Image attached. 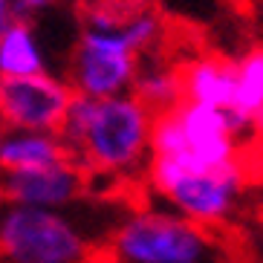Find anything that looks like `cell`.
I'll use <instances>...</instances> for the list:
<instances>
[{"instance_id":"obj_3","label":"cell","mask_w":263,"mask_h":263,"mask_svg":"<svg viewBox=\"0 0 263 263\" xmlns=\"http://www.w3.org/2000/svg\"><path fill=\"white\" fill-rule=\"evenodd\" d=\"M101 255L107 263H220V237L159 202H145L113 223Z\"/></svg>"},{"instance_id":"obj_12","label":"cell","mask_w":263,"mask_h":263,"mask_svg":"<svg viewBox=\"0 0 263 263\" xmlns=\"http://www.w3.org/2000/svg\"><path fill=\"white\" fill-rule=\"evenodd\" d=\"M136 99L145 104L154 116L165 113V110H174L182 101V78H179V64L168 61L162 55H145L139 64V72H136V81H133L130 90Z\"/></svg>"},{"instance_id":"obj_9","label":"cell","mask_w":263,"mask_h":263,"mask_svg":"<svg viewBox=\"0 0 263 263\" xmlns=\"http://www.w3.org/2000/svg\"><path fill=\"white\" fill-rule=\"evenodd\" d=\"M70 159L61 133L44 130H0V177L41 171Z\"/></svg>"},{"instance_id":"obj_16","label":"cell","mask_w":263,"mask_h":263,"mask_svg":"<svg viewBox=\"0 0 263 263\" xmlns=\"http://www.w3.org/2000/svg\"><path fill=\"white\" fill-rule=\"evenodd\" d=\"M252 130H255L257 136H260V139H263V110H260V116L255 119V127H252Z\"/></svg>"},{"instance_id":"obj_1","label":"cell","mask_w":263,"mask_h":263,"mask_svg":"<svg viewBox=\"0 0 263 263\" xmlns=\"http://www.w3.org/2000/svg\"><path fill=\"white\" fill-rule=\"evenodd\" d=\"M154 113L133 93L113 99L76 96L64 116L61 139L90 177L136 179L145 177L151 159Z\"/></svg>"},{"instance_id":"obj_17","label":"cell","mask_w":263,"mask_h":263,"mask_svg":"<svg viewBox=\"0 0 263 263\" xmlns=\"http://www.w3.org/2000/svg\"><path fill=\"white\" fill-rule=\"evenodd\" d=\"M3 205H6V197H3V185H0V211H3Z\"/></svg>"},{"instance_id":"obj_14","label":"cell","mask_w":263,"mask_h":263,"mask_svg":"<svg viewBox=\"0 0 263 263\" xmlns=\"http://www.w3.org/2000/svg\"><path fill=\"white\" fill-rule=\"evenodd\" d=\"M52 3L55 0H15V12H17V17H29L32 12H44Z\"/></svg>"},{"instance_id":"obj_8","label":"cell","mask_w":263,"mask_h":263,"mask_svg":"<svg viewBox=\"0 0 263 263\" xmlns=\"http://www.w3.org/2000/svg\"><path fill=\"white\" fill-rule=\"evenodd\" d=\"M3 197L12 205H32V209L70 211L90 191V174L78 162L64 159L58 165L24 174H3L0 177Z\"/></svg>"},{"instance_id":"obj_10","label":"cell","mask_w":263,"mask_h":263,"mask_svg":"<svg viewBox=\"0 0 263 263\" xmlns=\"http://www.w3.org/2000/svg\"><path fill=\"white\" fill-rule=\"evenodd\" d=\"M179 78H182V101L229 110L234 93V61L220 55H197L179 64Z\"/></svg>"},{"instance_id":"obj_6","label":"cell","mask_w":263,"mask_h":263,"mask_svg":"<svg viewBox=\"0 0 263 263\" xmlns=\"http://www.w3.org/2000/svg\"><path fill=\"white\" fill-rule=\"evenodd\" d=\"M243 136L229 110L179 101L174 110L154 116L151 156L191 168H217L240 159Z\"/></svg>"},{"instance_id":"obj_4","label":"cell","mask_w":263,"mask_h":263,"mask_svg":"<svg viewBox=\"0 0 263 263\" xmlns=\"http://www.w3.org/2000/svg\"><path fill=\"white\" fill-rule=\"evenodd\" d=\"M145 188L154 200L188 223L217 232L232 223L237 214L243 191H246V168L243 162H229L217 168H191V165L147 159Z\"/></svg>"},{"instance_id":"obj_5","label":"cell","mask_w":263,"mask_h":263,"mask_svg":"<svg viewBox=\"0 0 263 263\" xmlns=\"http://www.w3.org/2000/svg\"><path fill=\"white\" fill-rule=\"evenodd\" d=\"M101 246L76 211L6 202L0 211V263H96Z\"/></svg>"},{"instance_id":"obj_7","label":"cell","mask_w":263,"mask_h":263,"mask_svg":"<svg viewBox=\"0 0 263 263\" xmlns=\"http://www.w3.org/2000/svg\"><path fill=\"white\" fill-rule=\"evenodd\" d=\"M72 99L67 78L55 72L0 78V130L58 133Z\"/></svg>"},{"instance_id":"obj_13","label":"cell","mask_w":263,"mask_h":263,"mask_svg":"<svg viewBox=\"0 0 263 263\" xmlns=\"http://www.w3.org/2000/svg\"><path fill=\"white\" fill-rule=\"evenodd\" d=\"M263 110V47H252L234 61V93L229 116L243 133L255 127Z\"/></svg>"},{"instance_id":"obj_2","label":"cell","mask_w":263,"mask_h":263,"mask_svg":"<svg viewBox=\"0 0 263 263\" xmlns=\"http://www.w3.org/2000/svg\"><path fill=\"white\" fill-rule=\"evenodd\" d=\"M165 38V21L154 6L142 9L122 26H84L67 64V84L84 99H113L133 90L145 55Z\"/></svg>"},{"instance_id":"obj_11","label":"cell","mask_w":263,"mask_h":263,"mask_svg":"<svg viewBox=\"0 0 263 263\" xmlns=\"http://www.w3.org/2000/svg\"><path fill=\"white\" fill-rule=\"evenodd\" d=\"M49 72L47 52L29 17H12L0 32V78H24Z\"/></svg>"},{"instance_id":"obj_15","label":"cell","mask_w":263,"mask_h":263,"mask_svg":"<svg viewBox=\"0 0 263 263\" xmlns=\"http://www.w3.org/2000/svg\"><path fill=\"white\" fill-rule=\"evenodd\" d=\"M15 17V0H0V32Z\"/></svg>"}]
</instances>
